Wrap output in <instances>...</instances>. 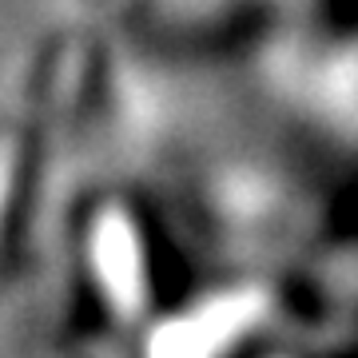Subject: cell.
<instances>
[{"mask_svg": "<svg viewBox=\"0 0 358 358\" xmlns=\"http://www.w3.org/2000/svg\"><path fill=\"white\" fill-rule=\"evenodd\" d=\"M255 310L259 303L247 294L207 303L203 310H195V315L171 322L155 334L152 358H215L231 338H239L251 327Z\"/></svg>", "mask_w": 358, "mask_h": 358, "instance_id": "obj_1", "label": "cell"}, {"mask_svg": "<svg viewBox=\"0 0 358 358\" xmlns=\"http://www.w3.org/2000/svg\"><path fill=\"white\" fill-rule=\"evenodd\" d=\"M96 267L115 307L136 310L143 303V255L136 231L120 215H108L96 231Z\"/></svg>", "mask_w": 358, "mask_h": 358, "instance_id": "obj_2", "label": "cell"}]
</instances>
